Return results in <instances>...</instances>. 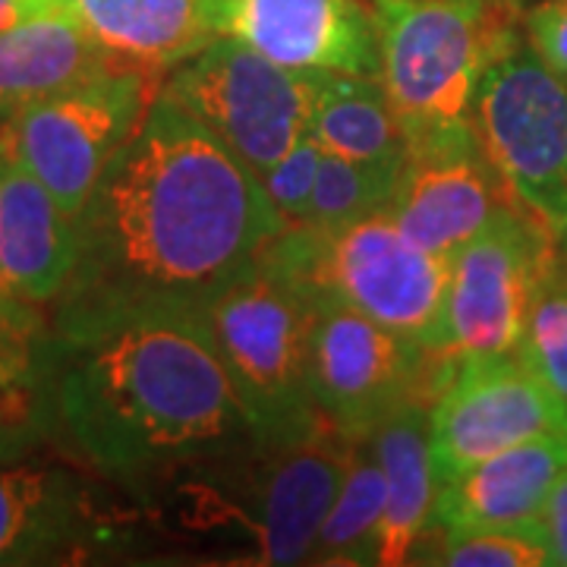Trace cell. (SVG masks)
Segmentation results:
<instances>
[{"instance_id":"19","label":"cell","mask_w":567,"mask_h":567,"mask_svg":"<svg viewBox=\"0 0 567 567\" xmlns=\"http://www.w3.org/2000/svg\"><path fill=\"white\" fill-rule=\"evenodd\" d=\"M89 527V495L66 470L0 464V567L54 561Z\"/></svg>"},{"instance_id":"22","label":"cell","mask_w":567,"mask_h":567,"mask_svg":"<svg viewBox=\"0 0 567 567\" xmlns=\"http://www.w3.org/2000/svg\"><path fill=\"white\" fill-rule=\"evenodd\" d=\"M312 140L350 162L404 164L410 140L375 76L316 73L309 114Z\"/></svg>"},{"instance_id":"7","label":"cell","mask_w":567,"mask_h":567,"mask_svg":"<svg viewBox=\"0 0 567 567\" xmlns=\"http://www.w3.org/2000/svg\"><path fill=\"white\" fill-rule=\"evenodd\" d=\"M470 130L514 203L558 237L567 234V82L527 39L488 63L470 104Z\"/></svg>"},{"instance_id":"2","label":"cell","mask_w":567,"mask_h":567,"mask_svg":"<svg viewBox=\"0 0 567 567\" xmlns=\"http://www.w3.org/2000/svg\"><path fill=\"white\" fill-rule=\"evenodd\" d=\"M51 331L58 429L107 476L171 483L259 445L208 306H148Z\"/></svg>"},{"instance_id":"25","label":"cell","mask_w":567,"mask_h":567,"mask_svg":"<svg viewBox=\"0 0 567 567\" xmlns=\"http://www.w3.org/2000/svg\"><path fill=\"white\" fill-rule=\"evenodd\" d=\"M420 548H425V555L416 558V565L423 561L447 567L551 565L546 533L539 527V520L524 524V527H429L416 551Z\"/></svg>"},{"instance_id":"31","label":"cell","mask_w":567,"mask_h":567,"mask_svg":"<svg viewBox=\"0 0 567 567\" xmlns=\"http://www.w3.org/2000/svg\"><path fill=\"white\" fill-rule=\"evenodd\" d=\"M10 162V140H7V123L0 117V183H3V171Z\"/></svg>"},{"instance_id":"11","label":"cell","mask_w":567,"mask_h":567,"mask_svg":"<svg viewBox=\"0 0 567 567\" xmlns=\"http://www.w3.org/2000/svg\"><path fill=\"white\" fill-rule=\"evenodd\" d=\"M558 234L524 208L507 212L451 259L447 268L442 353L451 360L514 353L527 322L529 300Z\"/></svg>"},{"instance_id":"18","label":"cell","mask_w":567,"mask_h":567,"mask_svg":"<svg viewBox=\"0 0 567 567\" xmlns=\"http://www.w3.org/2000/svg\"><path fill=\"white\" fill-rule=\"evenodd\" d=\"M58 432L54 331L41 306L0 293V464H17Z\"/></svg>"},{"instance_id":"21","label":"cell","mask_w":567,"mask_h":567,"mask_svg":"<svg viewBox=\"0 0 567 567\" xmlns=\"http://www.w3.org/2000/svg\"><path fill=\"white\" fill-rule=\"evenodd\" d=\"M111 70L76 22L58 10H41L0 32V117Z\"/></svg>"},{"instance_id":"9","label":"cell","mask_w":567,"mask_h":567,"mask_svg":"<svg viewBox=\"0 0 567 567\" xmlns=\"http://www.w3.org/2000/svg\"><path fill=\"white\" fill-rule=\"evenodd\" d=\"M162 80L111 70L13 111L7 140L35 181L80 221L107 164L140 130Z\"/></svg>"},{"instance_id":"5","label":"cell","mask_w":567,"mask_h":567,"mask_svg":"<svg viewBox=\"0 0 567 567\" xmlns=\"http://www.w3.org/2000/svg\"><path fill=\"white\" fill-rule=\"evenodd\" d=\"M322 297L259 252L208 306L227 379L259 445H293L328 425L312 401V328Z\"/></svg>"},{"instance_id":"23","label":"cell","mask_w":567,"mask_h":567,"mask_svg":"<svg viewBox=\"0 0 567 567\" xmlns=\"http://www.w3.org/2000/svg\"><path fill=\"white\" fill-rule=\"evenodd\" d=\"M385 520V473L372 439H350L344 476L324 514L312 565H379Z\"/></svg>"},{"instance_id":"29","label":"cell","mask_w":567,"mask_h":567,"mask_svg":"<svg viewBox=\"0 0 567 567\" xmlns=\"http://www.w3.org/2000/svg\"><path fill=\"white\" fill-rule=\"evenodd\" d=\"M539 527L546 533L551 565L567 567V473L558 480V486L551 488Z\"/></svg>"},{"instance_id":"13","label":"cell","mask_w":567,"mask_h":567,"mask_svg":"<svg viewBox=\"0 0 567 567\" xmlns=\"http://www.w3.org/2000/svg\"><path fill=\"white\" fill-rule=\"evenodd\" d=\"M514 208L520 205L470 133L413 148L401 167L388 215L413 244L451 262Z\"/></svg>"},{"instance_id":"30","label":"cell","mask_w":567,"mask_h":567,"mask_svg":"<svg viewBox=\"0 0 567 567\" xmlns=\"http://www.w3.org/2000/svg\"><path fill=\"white\" fill-rule=\"evenodd\" d=\"M44 10V0H0V32L20 25L22 20Z\"/></svg>"},{"instance_id":"16","label":"cell","mask_w":567,"mask_h":567,"mask_svg":"<svg viewBox=\"0 0 567 567\" xmlns=\"http://www.w3.org/2000/svg\"><path fill=\"white\" fill-rule=\"evenodd\" d=\"M80 262V221L13 155L0 183V293L54 306Z\"/></svg>"},{"instance_id":"3","label":"cell","mask_w":567,"mask_h":567,"mask_svg":"<svg viewBox=\"0 0 567 567\" xmlns=\"http://www.w3.org/2000/svg\"><path fill=\"white\" fill-rule=\"evenodd\" d=\"M379 73L410 152L470 136L476 85L514 41L524 13L505 0H365Z\"/></svg>"},{"instance_id":"14","label":"cell","mask_w":567,"mask_h":567,"mask_svg":"<svg viewBox=\"0 0 567 567\" xmlns=\"http://www.w3.org/2000/svg\"><path fill=\"white\" fill-rule=\"evenodd\" d=\"M218 35L300 73L375 76L379 44L365 0H215Z\"/></svg>"},{"instance_id":"24","label":"cell","mask_w":567,"mask_h":567,"mask_svg":"<svg viewBox=\"0 0 567 567\" xmlns=\"http://www.w3.org/2000/svg\"><path fill=\"white\" fill-rule=\"evenodd\" d=\"M401 167L404 164L350 162L324 152L303 224L316 230H338L382 212L394 196Z\"/></svg>"},{"instance_id":"17","label":"cell","mask_w":567,"mask_h":567,"mask_svg":"<svg viewBox=\"0 0 567 567\" xmlns=\"http://www.w3.org/2000/svg\"><path fill=\"white\" fill-rule=\"evenodd\" d=\"M567 473V432L492 454L439 483L432 527H524Z\"/></svg>"},{"instance_id":"28","label":"cell","mask_w":567,"mask_h":567,"mask_svg":"<svg viewBox=\"0 0 567 567\" xmlns=\"http://www.w3.org/2000/svg\"><path fill=\"white\" fill-rule=\"evenodd\" d=\"M524 39L536 58L567 82V0H543L527 10Z\"/></svg>"},{"instance_id":"27","label":"cell","mask_w":567,"mask_h":567,"mask_svg":"<svg viewBox=\"0 0 567 567\" xmlns=\"http://www.w3.org/2000/svg\"><path fill=\"white\" fill-rule=\"evenodd\" d=\"M322 155V145L306 133L281 162L259 177L268 203L275 205V212L281 215L284 224H303L306 208H309V199H312V186H316V177H319Z\"/></svg>"},{"instance_id":"20","label":"cell","mask_w":567,"mask_h":567,"mask_svg":"<svg viewBox=\"0 0 567 567\" xmlns=\"http://www.w3.org/2000/svg\"><path fill=\"white\" fill-rule=\"evenodd\" d=\"M432 398L401 406L375 435V451L385 473V520L379 565H410L416 546L432 527L439 473L432 457Z\"/></svg>"},{"instance_id":"10","label":"cell","mask_w":567,"mask_h":567,"mask_svg":"<svg viewBox=\"0 0 567 567\" xmlns=\"http://www.w3.org/2000/svg\"><path fill=\"white\" fill-rule=\"evenodd\" d=\"M454 365L350 306L328 297L319 303L309 385L324 423L347 439H372L410 401H435Z\"/></svg>"},{"instance_id":"1","label":"cell","mask_w":567,"mask_h":567,"mask_svg":"<svg viewBox=\"0 0 567 567\" xmlns=\"http://www.w3.org/2000/svg\"><path fill=\"white\" fill-rule=\"evenodd\" d=\"M284 227L259 174L158 92L80 215V262L51 328L212 306Z\"/></svg>"},{"instance_id":"6","label":"cell","mask_w":567,"mask_h":567,"mask_svg":"<svg viewBox=\"0 0 567 567\" xmlns=\"http://www.w3.org/2000/svg\"><path fill=\"white\" fill-rule=\"evenodd\" d=\"M265 249L316 293L442 353L451 262L413 244L388 208L338 230L287 224Z\"/></svg>"},{"instance_id":"26","label":"cell","mask_w":567,"mask_h":567,"mask_svg":"<svg viewBox=\"0 0 567 567\" xmlns=\"http://www.w3.org/2000/svg\"><path fill=\"white\" fill-rule=\"evenodd\" d=\"M517 353L567 406V234L533 290Z\"/></svg>"},{"instance_id":"8","label":"cell","mask_w":567,"mask_h":567,"mask_svg":"<svg viewBox=\"0 0 567 567\" xmlns=\"http://www.w3.org/2000/svg\"><path fill=\"white\" fill-rule=\"evenodd\" d=\"M259 177L309 130L316 73L287 70L244 41L218 35L162 85Z\"/></svg>"},{"instance_id":"4","label":"cell","mask_w":567,"mask_h":567,"mask_svg":"<svg viewBox=\"0 0 567 567\" xmlns=\"http://www.w3.org/2000/svg\"><path fill=\"white\" fill-rule=\"evenodd\" d=\"M347 451L350 439L322 425L293 445H256L193 466L177 476L183 524L240 539L252 565H303L341 486Z\"/></svg>"},{"instance_id":"32","label":"cell","mask_w":567,"mask_h":567,"mask_svg":"<svg viewBox=\"0 0 567 567\" xmlns=\"http://www.w3.org/2000/svg\"><path fill=\"white\" fill-rule=\"evenodd\" d=\"M511 7H517V10H527V0H505Z\"/></svg>"},{"instance_id":"15","label":"cell","mask_w":567,"mask_h":567,"mask_svg":"<svg viewBox=\"0 0 567 567\" xmlns=\"http://www.w3.org/2000/svg\"><path fill=\"white\" fill-rule=\"evenodd\" d=\"M80 25L121 73L167 80L218 39L215 0H44Z\"/></svg>"},{"instance_id":"12","label":"cell","mask_w":567,"mask_h":567,"mask_svg":"<svg viewBox=\"0 0 567 567\" xmlns=\"http://www.w3.org/2000/svg\"><path fill=\"white\" fill-rule=\"evenodd\" d=\"M429 423L435 473L445 483L507 447L567 432V406L514 350L457 360Z\"/></svg>"}]
</instances>
